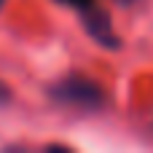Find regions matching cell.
Returning <instances> with one entry per match:
<instances>
[{"label": "cell", "mask_w": 153, "mask_h": 153, "mask_svg": "<svg viewBox=\"0 0 153 153\" xmlns=\"http://www.w3.org/2000/svg\"><path fill=\"white\" fill-rule=\"evenodd\" d=\"M0 5H3V0H0Z\"/></svg>", "instance_id": "3957f363"}, {"label": "cell", "mask_w": 153, "mask_h": 153, "mask_svg": "<svg viewBox=\"0 0 153 153\" xmlns=\"http://www.w3.org/2000/svg\"><path fill=\"white\" fill-rule=\"evenodd\" d=\"M5 100H8V89H5V86H3V83H0V105H3V102H5Z\"/></svg>", "instance_id": "7a4b0ae2"}, {"label": "cell", "mask_w": 153, "mask_h": 153, "mask_svg": "<svg viewBox=\"0 0 153 153\" xmlns=\"http://www.w3.org/2000/svg\"><path fill=\"white\" fill-rule=\"evenodd\" d=\"M54 97L59 102L81 108V110H97V108L105 105V94L100 91V86L86 81V78H81V75H70V78L59 81L56 89H54Z\"/></svg>", "instance_id": "6da1fadb"}]
</instances>
